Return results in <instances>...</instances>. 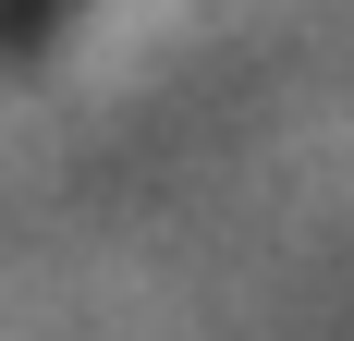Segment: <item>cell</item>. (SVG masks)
Returning a JSON list of instances; mask_svg holds the SVG:
<instances>
[{"label":"cell","instance_id":"obj_1","mask_svg":"<svg viewBox=\"0 0 354 341\" xmlns=\"http://www.w3.org/2000/svg\"><path fill=\"white\" fill-rule=\"evenodd\" d=\"M62 12H73V0H0V49H37Z\"/></svg>","mask_w":354,"mask_h":341}]
</instances>
